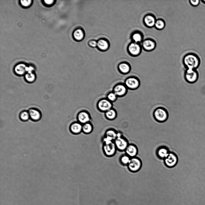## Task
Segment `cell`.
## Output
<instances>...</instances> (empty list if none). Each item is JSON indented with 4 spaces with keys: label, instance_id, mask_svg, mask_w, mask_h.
I'll use <instances>...</instances> for the list:
<instances>
[{
    "label": "cell",
    "instance_id": "cell-1",
    "mask_svg": "<svg viewBox=\"0 0 205 205\" xmlns=\"http://www.w3.org/2000/svg\"><path fill=\"white\" fill-rule=\"evenodd\" d=\"M182 63L186 69L196 70L200 65V59L196 53H189L183 56Z\"/></svg>",
    "mask_w": 205,
    "mask_h": 205
},
{
    "label": "cell",
    "instance_id": "cell-2",
    "mask_svg": "<svg viewBox=\"0 0 205 205\" xmlns=\"http://www.w3.org/2000/svg\"><path fill=\"white\" fill-rule=\"evenodd\" d=\"M102 141V150L104 154L108 157L114 156L117 150L114 141L109 140L104 137Z\"/></svg>",
    "mask_w": 205,
    "mask_h": 205
},
{
    "label": "cell",
    "instance_id": "cell-3",
    "mask_svg": "<svg viewBox=\"0 0 205 205\" xmlns=\"http://www.w3.org/2000/svg\"><path fill=\"white\" fill-rule=\"evenodd\" d=\"M153 116L155 120L159 123L165 122L169 116L168 112L165 108L159 107L155 109L153 113Z\"/></svg>",
    "mask_w": 205,
    "mask_h": 205
},
{
    "label": "cell",
    "instance_id": "cell-4",
    "mask_svg": "<svg viewBox=\"0 0 205 205\" xmlns=\"http://www.w3.org/2000/svg\"><path fill=\"white\" fill-rule=\"evenodd\" d=\"M184 78L187 83L193 84L198 80L199 74L196 70L186 69L184 72Z\"/></svg>",
    "mask_w": 205,
    "mask_h": 205
},
{
    "label": "cell",
    "instance_id": "cell-5",
    "mask_svg": "<svg viewBox=\"0 0 205 205\" xmlns=\"http://www.w3.org/2000/svg\"><path fill=\"white\" fill-rule=\"evenodd\" d=\"M114 142L117 150L121 151H125L129 144L127 140L119 132H118L117 137Z\"/></svg>",
    "mask_w": 205,
    "mask_h": 205
},
{
    "label": "cell",
    "instance_id": "cell-6",
    "mask_svg": "<svg viewBox=\"0 0 205 205\" xmlns=\"http://www.w3.org/2000/svg\"><path fill=\"white\" fill-rule=\"evenodd\" d=\"M140 82L137 77L131 76L127 78L125 81V85L128 89L131 90H135L140 86Z\"/></svg>",
    "mask_w": 205,
    "mask_h": 205
},
{
    "label": "cell",
    "instance_id": "cell-7",
    "mask_svg": "<svg viewBox=\"0 0 205 205\" xmlns=\"http://www.w3.org/2000/svg\"><path fill=\"white\" fill-rule=\"evenodd\" d=\"M142 49L141 44L132 41L129 44L127 47L128 53L133 57L139 56L141 53Z\"/></svg>",
    "mask_w": 205,
    "mask_h": 205
},
{
    "label": "cell",
    "instance_id": "cell-8",
    "mask_svg": "<svg viewBox=\"0 0 205 205\" xmlns=\"http://www.w3.org/2000/svg\"><path fill=\"white\" fill-rule=\"evenodd\" d=\"M127 165L130 171L136 172L138 171L141 167L142 162L139 158L135 157L131 158Z\"/></svg>",
    "mask_w": 205,
    "mask_h": 205
},
{
    "label": "cell",
    "instance_id": "cell-9",
    "mask_svg": "<svg viewBox=\"0 0 205 205\" xmlns=\"http://www.w3.org/2000/svg\"><path fill=\"white\" fill-rule=\"evenodd\" d=\"M142 47L144 50L150 52L154 50L155 48L156 43L155 41L150 38L144 39L141 44Z\"/></svg>",
    "mask_w": 205,
    "mask_h": 205
},
{
    "label": "cell",
    "instance_id": "cell-10",
    "mask_svg": "<svg viewBox=\"0 0 205 205\" xmlns=\"http://www.w3.org/2000/svg\"><path fill=\"white\" fill-rule=\"evenodd\" d=\"M157 19L155 16L151 14H146L143 18V22L144 25L148 28H152L154 27Z\"/></svg>",
    "mask_w": 205,
    "mask_h": 205
},
{
    "label": "cell",
    "instance_id": "cell-11",
    "mask_svg": "<svg viewBox=\"0 0 205 205\" xmlns=\"http://www.w3.org/2000/svg\"><path fill=\"white\" fill-rule=\"evenodd\" d=\"M177 156L173 152H169L168 155L164 159L165 164L169 167L174 166L177 164Z\"/></svg>",
    "mask_w": 205,
    "mask_h": 205
},
{
    "label": "cell",
    "instance_id": "cell-12",
    "mask_svg": "<svg viewBox=\"0 0 205 205\" xmlns=\"http://www.w3.org/2000/svg\"><path fill=\"white\" fill-rule=\"evenodd\" d=\"M29 113L30 119L34 122L39 121L41 117V111L38 109L32 108L28 110Z\"/></svg>",
    "mask_w": 205,
    "mask_h": 205
},
{
    "label": "cell",
    "instance_id": "cell-13",
    "mask_svg": "<svg viewBox=\"0 0 205 205\" xmlns=\"http://www.w3.org/2000/svg\"><path fill=\"white\" fill-rule=\"evenodd\" d=\"M131 41L141 44L144 40L142 33L139 30H135L131 34Z\"/></svg>",
    "mask_w": 205,
    "mask_h": 205
},
{
    "label": "cell",
    "instance_id": "cell-14",
    "mask_svg": "<svg viewBox=\"0 0 205 205\" xmlns=\"http://www.w3.org/2000/svg\"><path fill=\"white\" fill-rule=\"evenodd\" d=\"M125 151V154L131 158L135 157L137 153L138 149L135 145L130 144H128Z\"/></svg>",
    "mask_w": 205,
    "mask_h": 205
},
{
    "label": "cell",
    "instance_id": "cell-15",
    "mask_svg": "<svg viewBox=\"0 0 205 205\" xmlns=\"http://www.w3.org/2000/svg\"><path fill=\"white\" fill-rule=\"evenodd\" d=\"M27 66L23 64H20L17 65L14 68V72L17 76L24 75L26 73Z\"/></svg>",
    "mask_w": 205,
    "mask_h": 205
},
{
    "label": "cell",
    "instance_id": "cell-16",
    "mask_svg": "<svg viewBox=\"0 0 205 205\" xmlns=\"http://www.w3.org/2000/svg\"><path fill=\"white\" fill-rule=\"evenodd\" d=\"M127 89L125 84H119L115 87L114 93L119 96H124L127 93Z\"/></svg>",
    "mask_w": 205,
    "mask_h": 205
},
{
    "label": "cell",
    "instance_id": "cell-17",
    "mask_svg": "<svg viewBox=\"0 0 205 205\" xmlns=\"http://www.w3.org/2000/svg\"><path fill=\"white\" fill-rule=\"evenodd\" d=\"M118 132L113 129H109L107 130L104 137L107 139L114 141L117 137Z\"/></svg>",
    "mask_w": 205,
    "mask_h": 205
},
{
    "label": "cell",
    "instance_id": "cell-18",
    "mask_svg": "<svg viewBox=\"0 0 205 205\" xmlns=\"http://www.w3.org/2000/svg\"><path fill=\"white\" fill-rule=\"evenodd\" d=\"M82 125L78 122H75L71 124L70 127V132L73 134H77L82 132Z\"/></svg>",
    "mask_w": 205,
    "mask_h": 205
},
{
    "label": "cell",
    "instance_id": "cell-19",
    "mask_svg": "<svg viewBox=\"0 0 205 205\" xmlns=\"http://www.w3.org/2000/svg\"><path fill=\"white\" fill-rule=\"evenodd\" d=\"M98 106L102 110H108L111 107V104L110 101L105 99L99 101Z\"/></svg>",
    "mask_w": 205,
    "mask_h": 205
},
{
    "label": "cell",
    "instance_id": "cell-20",
    "mask_svg": "<svg viewBox=\"0 0 205 205\" xmlns=\"http://www.w3.org/2000/svg\"><path fill=\"white\" fill-rule=\"evenodd\" d=\"M119 68L121 72L123 74H126L130 72L131 66L128 63L123 62L119 65Z\"/></svg>",
    "mask_w": 205,
    "mask_h": 205
},
{
    "label": "cell",
    "instance_id": "cell-21",
    "mask_svg": "<svg viewBox=\"0 0 205 205\" xmlns=\"http://www.w3.org/2000/svg\"><path fill=\"white\" fill-rule=\"evenodd\" d=\"M97 46L100 50L105 51L109 48V44L107 41L101 39H99L97 41Z\"/></svg>",
    "mask_w": 205,
    "mask_h": 205
},
{
    "label": "cell",
    "instance_id": "cell-22",
    "mask_svg": "<svg viewBox=\"0 0 205 205\" xmlns=\"http://www.w3.org/2000/svg\"><path fill=\"white\" fill-rule=\"evenodd\" d=\"M24 76L26 81L29 83H33L36 78V76L34 72H26Z\"/></svg>",
    "mask_w": 205,
    "mask_h": 205
},
{
    "label": "cell",
    "instance_id": "cell-23",
    "mask_svg": "<svg viewBox=\"0 0 205 205\" xmlns=\"http://www.w3.org/2000/svg\"><path fill=\"white\" fill-rule=\"evenodd\" d=\"M73 36L76 40L77 41H81L84 37V31L81 29H77L74 32Z\"/></svg>",
    "mask_w": 205,
    "mask_h": 205
},
{
    "label": "cell",
    "instance_id": "cell-24",
    "mask_svg": "<svg viewBox=\"0 0 205 205\" xmlns=\"http://www.w3.org/2000/svg\"><path fill=\"white\" fill-rule=\"evenodd\" d=\"M78 119L80 122L84 124L88 123L90 119L88 114L85 112H82L79 114Z\"/></svg>",
    "mask_w": 205,
    "mask_h": 205
},
{
    "label": "cell",
    "instance_id": "cell-25",
    "mask_svg": "<svg viewBox=\"0 0 205 205\" xmlns=\"http://www.w3.org/2000/svg\"><path fill=\"white\" fill-rule=\"evenodd\" d=\"M169 152L167 148L161 147L158 150L157 154L160 158L164 159L168 155Z\"/></svg>",
    "mask_w": 205,
    "mask_h": 205
},
{
    "label": "cell",
    "instance_id": "cell-26",
    "mask_svg": "<svg viewBox=\"0 0 205 205\" xmlns=\"http://www.w3.org/2000/svg\"><path fill=\"white\" fill-rule=\"evenodd\" d=\"M165 26V21L163 19L160 18L156 20L154 27L156 29L160 30L163 29Z\"/></svg>",
    "mask_w": 205,
    "mask_h": 205
},
{
    "label": "cell",
    "instance_id": "cell-27",
    "mask_svg": "<svg viewBox=\"0 0 205 205\" xmlns=\"http://www.w3.org/2000/svg\"><path fill=\"white\" fill-rule=\"evenodd\" d=\"M93 130V127L91 124L87 123L82 125V132L84 133L88 134L91 133Z\"/></svg>",
    "mask_w": 205,
    "mask_h": 205
},
{
    "label": "cell",
    "instance_id": "cell-28",
    "mask_svg": "<svg viewBox=\"0 0 205 205\" xmlns=\"http://www.w3.org/2000/svg\"><path fill=\"white\" fill-rule=\"evenodd\" d=\"M20 119L22 121L26 122L30 119V116L28 111L24 110L21 111L19 114Z\"/></svg>",
    "mask_w": 205,
    "mask_h": 205
},
{
    "label": "cell",
    "instance_id": "cell-29",
    "mask_svg": "<svg viewBox=\"0 0 205 205\" xmlns=\"http://www.w3.org/2000/svg\"><path fill=\"white\" fill-rule=\"evenodd\" d=\"M131 158L126 154L120 156L119 161L123 165H127L130 160Z\"/></svg>",
    "mask_w": 205,
    "mask_h": 205
},
{
    "label": "cell",
    "instance_id": "cell-30",
    "mask_svg": "<svg viewBox=\"0 0 205 205\" xmlns=\"http://www.w3.org/2000/svg\"><path fill=\"white\" fill-rule=\"evenodd\" d=\"M106 116L109 119H112L114 118L116 116L115 111L113 110H109L106 113Z\"/></svg>",
    "mask_w": 205,
    "mask_h": 205
},
{
    "label": "cell",
    "instance_id": "cell-31",
    "mask_svg": "<svg viewBox=\"0 0 205 205\" xmlns=\"http://www.w3.org/2000/svg\"><path fill=\"white\" fill-rule=\"evenodd\" d=\"M199 0H189V3L190 5L193 7H196L198 6L200 3Z\"/></svg>",
    "mask_w": 205,
    "mask_h": 205
},
{
    "label": "cell",
    "instance_id": "cell-32",
    "mask_svg": "<svg viewBox=\"0 0 205 205\" xmlns=\"http://www.w3.org/2000/svg\"><path fill=\"white\" fill-rule=\"evenodd\" d=\"M31 1L30 0H21V2L22 5L24 6H28L31 3Z\"/></svg>",
    "mask_w": 205,
    "mask_h": 205
},
{
    "label": "cell",
    "instance_id": "cell-33",
    "mask_svg": "<svg viewBox=\"0 0 205 205\" xmlns=\"http://www.w3.org/2000/svg\"><path fill=\"white\" fill-rule=\"evenodd\" d=\"M107 97L109 100L113 101L115 99L116 96V95L114 93H111L108 94Z\"/></svg>",
    "mask_w": 205,
    "mask_h": 205
},
{
    "label": "cell",
    "instance_id": "cell-34",
    "mask_svg": "<svg viewBox=\"0 0 205 205\" xmlns=\"http://www.w3.org/2000/svg\"><path fill=\"white\" fill-rule=\"evenodd\" d=\"M89 44L92 47H95L97 46V42L94 40H91L89 41Z\"/></svg>",
    "mask_w": 205,
    "mask_h": 205
},
{
    "label": "cell",
    "instance_id": "cell-35",
    "mask_svg": "<svg viewBox=\"0 0 205 205\" xmlns=\"http://www.w3.org/2000/svg\"><path fill=\"white\" fill-rule=\"evenodd\" d=\"M53 0H44L45 3L47 4H51L53 3Z\"/></svg>",
    "mask_w": 205,
    "mask_h": 205
},
{
    "label": "cell",
    "instance_id": "cell-36",
    "mask_svg": "<svg viewBox=\"0 0 205 205\" xmlns=\"http://www.w3.org/2000/svg\"><path fill=\"white\" fill-rule=\"evenodd\" d=\"M201 1L203 3V4H205V0H201Z\"/></svg>",
    "mask_w": 205,
    "mask_h": 205
}]
</instances>
